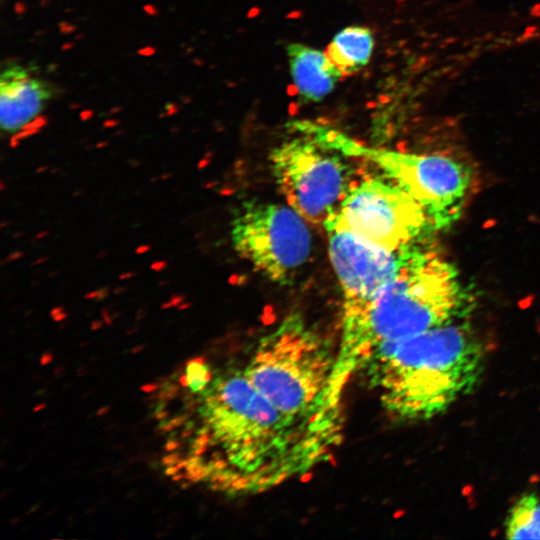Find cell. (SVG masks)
Wrapping results in <instances>:
<instances>
[{"mask_svg": "<svg viewBox=\"0 0 540 540\" xmlns=\"http://www.w3.org/2000/svg\"><path fill=\"white\" fill-rule=\"evenodd\" d=\"M199 412L209 459L201 481L229 496L267 492L309 472L331 446L277 410L243 370L210 380ZM206 454V453H205Z\"/></svg>", "mask_w": 540, "mask_h": 540, "instance_id": "obj_1", "label": "cell"}, {"mask_svg": "<svg viewBox=\"0 0 540 540\" xmlns=\"http://www.w3.org/2000/svg\"><path fill=\"white\" fill-rule=\"evenodd\" d=\"M159 388V385L156 383H146L140 387V390L145 393H152Z\"/></svg>", "mask_w": 540, "mask_h": 540, "instance_id": "obj_27", "label": "cell"}, {"mask_svg": "<svg viewBox=\"0 0 540 540\" xmlns=\"http://www.w3.org/2000/svg\"><path fill=\"white\" fill-rule=\"evenodd\" d=\"M181 460V456L178 453H170L162 457L161 463L164 466L175 465Z\"/></svg>", "mask_w": 540, "mask_h": 540, "instance_id": "obj_17", "label": "cell"}, {"mask_svg": "<svg viewBox=\"0 0 540 540\" xmlns=\"http://www.w3.org/2000/svg\"><path fill=\"white\" fill-rule=\"evenodd\" d=\"M184 478H185V473H180V472H177L176 474H174L172 476V480L176 481V482H178V481H180V480H182Z\"/></svg>", "mask_w": 540, "mask_h": 540, "instance_id": "obj_42", "label": "cell"}, {"mask_svg": "<svg viewBox=\"0 0 540 540\" xmlns=\"http://www.w3.org/2000/svg\"><path fill=\"white\" fill-rule=\"evenodd\" d=\"M83 37H84L83 34H77V35L75 36V40H80V39H82Z\"/></svg>", "mask_w": 540, "mask_h": 540, "instance_id": "obj_56", "label": "cell"}, {"mask_svg": "<svg viewBox=\"0 0 540 540\" xmlns=\"http://www.w3.org/2000/svg\"><path fill=\"white\" fill-rule=\"evenodd\" d=\"M167 266L168 263L165 260H156L150 265V268L155 272H161L165 270Z\"/></svg>", "mask_w": 540, "mask_h": 540, "instance_id": "obj_22", "label": "cell"}, {"mask_svg": "<svg viewBox=\"0 0 540 540\" xmlns=\"http://www.w3.org/2000/svg\"><path fill=\"white\" fill-rule=\"evenodd\" d=\"M42 91L25 73L13 74L1 82V126L4 130L21 128L41 108Z\"/></svg>", "mask_w": 540, "mask_h": 540, "instance_id": "obj_11", "label": "cell"}, {"mask_svg": "<svg viewBox=\"0 0 540 540\" xmlns=\"http://www.w3.org/2000/svg\"><path fill=\"white\" fill-rule=\"evenodd\" d=\"M179 470H180V468L176 464L175 465H169V466H166L164 473L166 475H168V476H173L174 474L179 472Z\"/></svg>", "mask_w": 540, "mask_h": 540, "instance_id": "obj_34", "label": "cell"}, {"mask_svg": "<svg viewBox=\"0 0 540 540\" xmlns=\"http://www.w3.org/2000/svg\"><path fill=\"white\" fill-rule=\"evenodd\" d=\"M124 291H125L124 287H118V288L114 289L115 294H120V293H122Z\"/></svg>", "mask_w": 540, "mask_h": 540, "instance_id": "obj_54", "label": "cell"}, {"mask_svg": "<svg viewBox=\"0 0 540 540\" xmlns=\"http://www.w3.org/2000/svg\"><path fill=\"white\" fill-rule=\"evenodd\" d=\"M48 234H49V232L46 231V230L41 231V232L36 234L35 239H37V240L42 239V238L48 236Z\"/></svg>", "mask_w": 540, "mask_h": 540, "instance_id": "obj_45", "label": "cell"}, {"mask_svg": "<svg viewBox=\"0 0 540 540\" xmlns=\"http://www.w3.org/2000/svg\"><path fill=\"white\" fill-rule=\"evenodd\" d=\"M172 307H173V306H172V304H171V302H170L169 300L166 301V302H164V303L161 305V308H162V309H169V308H172Z\"/></svg>", "mask_w": 540, "mask_h": 540, "instance_id": "obj_52", "label": "cell"}, {"mask_svg": "<svg viewBox=\"0 0 540 540\" xmlns=\"http://www.w3.org/2000/svg\"><path fill=\"white\" fill-rule=\"evenodd\" d=\"M45 408H46V404H45V403H38L37 405H35V406L33 407V412H39V411H41V410H43V409H45Z\"/></svg>", "mask_w": 540, "mask_h": 540, "instance_id": "obj_44", "label": "cell"}, {"mask_svg": "<svg viewBox=\"0 0 540 540\" xmlns=\"http://www.w3.org/2000/svg\"><path fill=\"white\" fill-rule=\"evenodd\" d=\"M58 29L61 34L68 35L75 32L77 27L67 21H61L58 23Z\"/></svg>", "mask_w": 540, "mask_h": 540, "instance_id": "obj_18", "label": "cell"}, {"mask_svg": "<svg viewBox=\"0 0 540 540\" xmlns=\"http://www.w3.org/2000/svg\"><path fill=\"white\" fill-rule=\"evenodd\" d=\"M286 53L293 85L304 103L324 99L344 76L325 51L291 43Z\"/></svg>", "mask_w": 540, "mask_h": 540, "instance_id": "obj_10", "label": "cell"}, {"mask_svg": "<svg viewBox=\"0 0 540 540\" xmlns=\"http://www.w3.org/2000/svg\"><path fill=\"white\" fill-rule=\"evenodd\" d=\"M173 307H177L184 301V296L180 294H174L169 299Z\"/></svg>", "mask_w": 540, "mask_h": 540, "instance_id": "obj_29", "label": "cell"}, {"mask_svg": "<svg viewBox=\"0 0 540 540\" xmlns=\"http://www.w3.org/2000/svg\"><path fill=\"white\" fill-rule=\"evenodd\" d=\"M69 107H70V109H74V110H75V109H77V108H80L81 105H80L79 103H72V104H70Z\"/></svg>", "mask_w": 540, "mask_h": 540, "instance_id": "obj_55", "label": "cell"}, {"mask_svg": "<svg viewBox=\"0 0 540 540\" xmlns=\"http://www.w3.org/2000/svg\"><path fill=\"white\" fill-rule=\"evenodd\" d=\"M104 321H101V320H94L93 322H91L90 324V329L92 331H97L99 329H101L103 326H104Z\"/></svg>", "mask_w": 540, "mask_h": 540, "instance_id": "obj_37", "label": "cell"}, {"mask_svg": "<svg viewBox=\"0 0 540 540\" xmlns=\"http://www.w3.org/2000/svg\"><path fill=\"white\" fill-rule=\"evenodd\" d=\"M150 249H151V246L149 244H141L138 247H136L135 253L138 255H142L149 252Z\"/></svg>", "mask_w": 540, "mask_h": 540, "instance_id": "obj_33", "label": "cell"}, {"mask_svg": "<svg viewBox=\"0 0 540 540\" xmlns=\"http://www.w3.org/2000/svg\"><path fill=\"white\" fill-rule=\"evenodd\" d=\"M156 52H157L156 48L150 45L144 46L137 51V53L140 56H145V57L153 56L156 54Z\"/></svg>", "mask_w": 540, "mask_h": 540, "instance_id": "obj_21", "label": "cell"}, {"mask_svg": "<svg viewBox=\"0 0 540 540\" xmlns=\"http://www.w3.org/2000/svg\"><path fill=\"white\" fill-rule=\"evenodd\" d=\"M50 317H51L55 322H61V321H64V320L67 318V313L64 311V308H63V307L57 306V307H54V308L50 311Z\"/></svg>", "mask_w": 540, "mask_h": 540, "instance_id": "obj_16", "label": "cell"}, {"mask_svg": "<svg viewBox=\"0 0 540 540\" xmlns=\"http://www.w3.org/2000/svg\"><path fill=\"white\" fill-rule=\"evenodd\" d=\"M5 189V185H4V181L2 180L1 181V190H4Z\"/></svg>", "mask_w": 540, "mask_h": 540, "instance_id": "obj_57", "label": "cell"}, {"mask_svg": "<svg viewBox=\"0 0 540 540\" xmlns=\"http://www.w3.org/2000/svg\"><path fill=\"white\" fill-rule=\"evenodd\" d=\"M505 533L510 539H540L538 496L527 494L514 504L505 521Z\"/></svg>", "mask_w": 540, "mask_h": 540, "instance_id": "obj_13", "label": "cell"}, {"mask_svg": "<svg viewBox=\"0 0 540 540\" xmlns=\"http://www.w3.org/2000/svg\"><path fill=\"white\" fill-rule=\"evenodd\" d=\"M483 348L464 320L384 345L364 368L384 409L400 420H427L477 384Z\"/></svg>", "mask_w": 540, "mask_h": 540, "instance_id": "obj_3", "label": "cell"}, {"mask_svg": "<svg viewBox=\"0 0 540 540\" xmlns=\"http://www.w3.org/2000/svg\"><path fill=\"white\" fill-rule=\"evenodd\" d=\"M108 145V141H99L98 143H96V148L100 149V148H104Z\"/></svg>", "mask_w": 540, "mask_h": 540, "instance_id": "obj_50", "label": "cell"}, {"mask_svg": "<svg viewBox=\"0 0 540 540\" xmlns=\"http://www.w3.org/2000/svg\"><path fill=\"white\" fill-rule=\"evenodd\" d=\"M144 13L148 16L155 17L159 14L158 8L154 4H145L142 7Z\"/></svg>", "mask_w": 540, "mask_h": 540, "instance_id": "obj_20", "label": "cell"}, {"mask_svg": "<svg viewBox=\"0 0 540 540\" xmlns=\"http://www.w3.org/2000/svg\"><path fill=\"white\" fill-rule=\"evenodd\" d=\"M185 419H186L185 415H179L169 420V422L172 424L174 428H177L184 423Z\"/></svg>", "mask_w": 540, "mask_h": 540, "instance_id": "obj_28", "label": "cell"}, {"mask_svg": "<svg viewBox=\"0 0 540 540\" xmlns=\"http://www.w3.org/2000/svg\"><path fill=\"white\" fill-rule=\"evenodd\" d=\"M188 307H190V303L183 301L180 305L177 306V309L182 311V310L187 309Z\"/></svg>", "mask_w": 540, "mask_h": 540, "instance_id": "obj_46", "label": "cell"}, {"mask_svg": "<svg viewBox=\"0 0 540 540\" xmlns=\"http://www.w3.org/2000/svg\"><path fill=\"white\" fill-rule=\"evenodd\" d=\"M94 116V111L92 109H83L80 113H79V118L81 121H88L90 119H92Z\"/></svg>", "mask_w": 540, "mask_h": 540, "instance_id": "obj_26", "label": "cell"}, {"mask_svg": "<svg viewBox=\"0 0 540 540\" xmlns=\"http://www.w3.org/2000/svg\"><path fill=\"white\" fill-rule=\"evenodd\" d=\"M120 111H122V107H120V106H115V107H113V108L110 109L109 113L113 115V114L119 113Z\"/></svg>", "mask_w": 540, "mask_h": 540, "instance_id": "obj_48", "label": "cell"}, {"mask_svg": "<svg viewBox=\"0 0 540 540\" xmlns=\"http://www.w3.org/2000/svg\"><path fill=\"white\" fill-rule=\"evenodd\" d=\"M293 126L326 148L375 164L421 205L434 227H446L459 216L470 175L458 161L438 154L368 146L341 131L313 122L300 121Z\"/></svg>", "mask_w": 540, "mask_h": 540, "instance_id": "obj_5", "label": "cell"}, {"mask_svg": "<svg viewBox=\"0 0 540 540\" xmlns=\"http://www.w3.org/2000/svg\"><path fill=\"white\" fill-rule=\"evenodd\" d=\"M180 446V442L175 439H170L166 442L164 449L167 452L175 451Z\"/></svg>", "mask_w": 540, "mask_h": 540, "instance_id": "obj_25", "label": "cell"}, {"mask_svg": "<svg viewBox=\"0 0 540 540\" xmlns=\"http://www.w3.org/2000/svg\"><path fill=\"white\" fill-rule=\"evenodd\" d=\"M40 130L41 129H21L19 132L12 135L9 141V146L11 148H16L21 140L39 133Z\"/></svg>", "mask_w": 540, "mask_h": 540, "instance_id": "obj_14", "label": "cell"}, {"mask_svg": "<svg viewBox=\"0 0 540 540\" xmlns=\"http://www.w3.org/2000/svg\"><path fill=\"white\" fill-rule=\"evenodd\" d=\"M335 365L328 340L294 313L259 340L243 372L283 415L332 446L339 435L323 416Z\"/></svg>", "mask_w": 540, "mask_h": 540, "instance_id": "obj_4", "label": "cell"}, {"mask_svg": "<svg viewBox=\"0 0 540 540\" xmlns=\"http://www.w3.org/2000/svg\"><path fill=\"white\" fill-rule=\"evenodd\" d=\"M23 255H24V252H22V251H14V252L10 253L6 257L4 263L17 260V259L21 258Z\"/></svg>", "mask_w": 540, "mask_h": 540, "instance_id": "obj_30", "label": "cell"}, {"mask_svg": "<svg viewBox=\"0 0 540 540\" xmlns=\"http://www.w3.org/2000/svg\"><path fill=\"white\" fill-rule=\"evenodd\" d=\"M13 11L16 15H23L27 12V5L22 1H17L14 3Z\"/></svg>", "mask_w": 540, "mask_h": 540, "instance_id": "obj_23", "label": "cell"}, {"mask_svg": "<svg viewBox=\"0 0 540 540\" xmlns=\"http://www.w3.org/2000/svg\"><path fill=\"white\" fill-rule=\"evenodd\" d=\"M270 166L286 203L307 222L322 226L338 213L358 183L343 154L306 136L274 148Z\"/></svg>", "mask_w": 540, "mask_h": 540, "instance_id": "obj_6", "label": "cell"}, {"mask_svg": "<svg viewBox=\"0 0 540 540\" xmlns=\"http://www.w3.org/2000/svg\"><path fill=\"white\" fill-rule=\"evenodd\" d=\"M101 315H102L104 323L106 325H108V326H111L112 323H113V319H112V316L110 315V313L108 312V310L106 308H104L101 311Z\"/></svg>", "mask_w": 540, "mask_h": 540, "instance_id": "obj_31", "label": "cell"}, {"mask_svg": "<svg viewBox=\"0 0 540 540\" xmlns=\"http://www.w3.org/2000/svg\"><path fill=\"white\" fill-rule=\"evenodd\" d=\"M144 350V345H137V346H134L132 349H131V353L132 354H138L140 353L141 351Z\"/></svg>", "mask_w": 540, "mask_h": 540, "instance_id": "obj_43", "label": "cell"}, {"mask_svg": "<svg viewBox=\"0 0 540 540\" xmlns=\"http://www.w3.org/2000/svg\"><path fill=\"white\" fill-rule=\"evenodd\" d=\"M374 43L369 28L352 25L336 33L325 52L343 75H351L368 64Z\"/></svg>", "mask_w": 540, "mask_h": 540, "instance_id": "obj_12", "label": "cell"}, {"mask_svg": "<svg viewBox=\"0 0 540 540\" xmlns=\"http://www.w3.org/2000/svg\"><path fill=\"white\" fill-rule=\"evenodd\" d=\"M47 170H48V166L43 165V166L38 167L36 172L37 173H43V172H46Z\"/></svg>", "mask_w": 540, "mask_h": 540, "instance_id": "obj_53", "label": "cell"}, {"mask_svg": "<svg viewBox=\"0 0 540 540\" xmlns=\"http://www.w3.org/2000/svg\"><path fill=\"white\" fill-rule=\"evenodd\" d=\"M75 44L73 42H65L62 44L61 46V50L63 51H67V50H70L72 48H74Z\"/></svg>", "mask_w": 540, "mask_h": 540, "instance_id": "obj_41", "label": "cell"}, {"mask_svg": "<svg viewBox=\"0 0 540 540\" xmlns=\"http://www.w3.org/2000/svg\"><path fill=\"white\" fill-rule=\"evenodd\" d=\"M50 3H51V0H40L39 1V6L41 8H46V7H48L50 5Z\"/></svg>", "mask_w": 540, "mask_h": 540, "instance_id": "obj_47", "label": "cell"}, {"mask_svg": "<svg viewBox=\"0 0 540 540\" xmlns=\"http://www.w3.org/2000/svg\"><path fill=\"white\" fill-rule=\"evenodd\" d=\"M231 235L238 255L279 285L293 282L312 248L307 221L288 204L243 203L233 218Z\"/></svg>", "mask_w": 540, "mask_h": 540, "instance_id": "obj_7", "label": "cell"}, {"mask_svg": "<svg viewBox=\"0 0 540 540\" xmlns=\"http://www.w3.org/2000/svg\"><path fill=\"white\" fill-rule=\"evenodd\" d=\"M471 300L456 269L435 253L414 246L401 272L372 299L343 307L341 337L324 414L341 419L344 391L386 344L464 320Z\"/></svg>", "mask_w": 540, "mask_h": 540, "instance_id": "obj_2", "label": "cell"}, {"mask_svg": "<svg viewBox=\"0 0 540 540\" xmlns=\"http://www.w3.org/2000/svg\"><path fill=\"white\" fill-rule=\"evenodd\" d=\"M109 411H110V406L106 405V406H102V407L98 408L96 410L95 414H96V416L101 417V416L107 414Z\"/></svg>", "mask_w": 540, "mask_h": 540, "instance_id": "obj_38", "label": "cell"}, {"mask_svg": "<svg viewBox=\"0 0 540 540\" xmlns=\"http://www.w3.org/2000/svg\"><path fill=\"white\" fill-rule=\"evenodd\" d=\"M52 361H53V354L50 351H46L42 353L39 360L41 366H46L50 364Z\"/></svg>", "mask_w": 540, "mask_h": 540, "instance_id": "obj_24", "label": "cell"}, {"mask_svg": "<svg viewBox=\"0 0 540 540\" xmlns=\"http://www.w3.org/2000/svg\"><path fill=\"white\" fill-rule=\"evenodd\" d=\"M179 383L182 387H189V379L187 374L180 376Z\"/></svg>", "mask_w": 540, "mask_h": 540, "instance_id": "obj_40", "label": "cell"}, {"mask_svg": "<svg viewBox=\"0 0 540 540\" xmlns=\"http://www.w3.org/2000/svg\"><path fill=\"white\" fill-rule=\"evenodd\" d=\"M48 123V118L45 115H37L32 120L24 124L20 129H41Z\"/></svg>", "mask_w": 540, "mask_h": 540, "instance_id": "obj_15", "label": "cell"}, {"mask_svg": "<svg viewBox=\"0 0 540 540\" xmlns=\"http://www.w3.org/2000/svg\"><path fill=\"white\" fill-rule=\"evenodd\" d=\"M133 276H135V273L132 272V271H127V272H123L121 273L118 278L119 280H128L130 278H132Z\"/></svg>", "mask_w": 540, "mask_h": 540, "instance_id": "obj_39", "label": "cell"}, {"mask_svg": "<svg viewBox=\"0 0 540 540\" xmlns=\"http://www.w3.org/2000/svg\"><path fill=\"white\" fill-rule=\"evenodd\" d=\"M429 224L424 209L403 189L369 178L354 186L323 227L346 229L384 248L402 250L416 244Z\"/></svg>", "mask_w": 540, "mask_h": 540, "instance_id": "obj_8", "label": "cell"}, {"mask_svg": "<svg viewBox=\"0 0 540 540\" xmlns=\"http://www.w3.org/2000/svg\"><path fill=\"white\" fill-rule=\"evenodd\" d=\"M118 125H119V121L114 118H109L103 122V127L107 129L114 128Z\"/></svg>", "mask_w": 540, "mask_h": 540, "instance_id": "obj_32", "label": "cell"}, {"mask_svg": "<svg viewBox=\"0 0 540 540\" xmlns=\"http://www.w3.org/2000/svg\"><path fill=\"white\" fill-rule=\"evenodd\" d=\"M99 295H100V291L98 289V290L87 292L84 295V298L88 300H99Z\"/></svg>", "mask_w": 540, "mask_h": 540, "instance_id": "obj_35", "label": "cell"}, {"mask_svg": "<svg viewBox=\"0 0 540 540\" xmlns=\"http://www.w3.org/2000/svg\"><path fill=\"white\" fill-rule=\"evenodd\" d=\"M154 417L156 420L164 421L168 417V412L162 409L157 410Z\"/></svg>", "mask_w": 540, "mask_h": 540, "instance_id": "obj_36", "label": "cell"}, {"mask_svg": "<svg viewBox=\"0 0 540 540\" xmlns=\"http://www.w3.org/2000/svg\"><path fill=\"white\" fill-rule=\"evenodd\" d=\"M329 257L343 293V307L372 299L401 272L414 245L390 250L341 228L326 229Z\"/></svg>", "mask_w": 540, "mask_h": 540, "instance_id": "obj_9", "label": "cell"}, {"mask_svg": "<svg viewBox=\"0 0 540 540\" xmlns=\"http://www.w3.org/2000/svg\"><path fill=\"white\" fill-rule=\"evenodd\" d=\"M181 435L183 438H187L192 435V430L190 428H186Z\"/></svg>", "mask_w": 540, "mask_h": 540, "instance_id": "obj_49", "label": "cell"}, {"mask_svg": "<svg viewBox=\"0 0 540 540\" xmlns=\"http://www.w3.org/2000/svg\"><path fill=\"white\" fill-rule=\"evenodd\" d=\"M179 112V106L174 102H168L165 105L164 112L159 115V117L173 116Z\"/></svg>", "mask_w": 540, "mask_h": 540, "instance_id": "obj_19", "label": "cell"}, {"mask_svg": "<svg viewBox=\"0 0 540 540\" xmlns=\"http://www.w3.org/2000/svg\"><path fill=\"white\" fill-rule=\"evenodd\" d=\"M47 260H48L47 257L38 258L35 262L32 263V265H38V264L44 263Z\"/></svg>", "mask_w": 540, "mask_h": 540, "instance_id": "obj_51", "label": "cell"}]
</instances>
